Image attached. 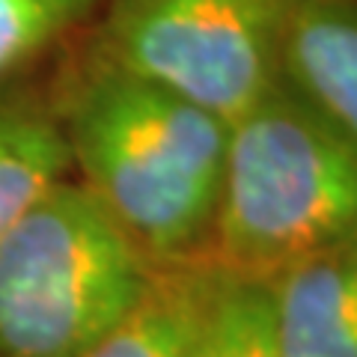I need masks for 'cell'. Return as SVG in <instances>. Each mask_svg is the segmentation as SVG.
Masks as SVG:
<instances>
[{"instance_id": "6da1fadb", "label": "cell", "mask_w": 357, "mask_h": 357, "mask_svg": "<svg viewBox=\"0 0 357 357\" xmlns=\"http://www.w3.org/2000/svg\"><path fill=\"white\" fill-rule=\"evenodd\" d=\"M54 98L81 182L155 265L206 259L227 122L89 48Z\"/></svg>"}, {"instance_id": "7a4b0ae2", "label": "cell", "mask_w": 357, "mask_h": 357, "mask_svg": "<svg viewBox=\"0 0 357 357\" xmlns=\"http://www.w3.org/2000/svg\"><path fill=\"white\" fill-rule=\"evenodd\" d=\"M357 236V140L286 81L227 126V161L206 259L274 280Z\"/></svg>"}, {"instance_id": "3957f363", "label": "cell", "mask_w": 357, "mask_h": 357, "mask_svg": "<svg viewBox=\"0 0 357 357\" xmlns=\"http://www.w3.org/2000/svg\"><path fill=\"white\" fill-rule=\"evenodd\" d=\"M155 262L81 182L60 178L0 238V357H84Z\"/></svg>"}, {"instance_id": "277c9868", "label": "cell", "mask_w": 357, "mask_h": 357, "mask_svg": "<svg viewBox=\"0 0 357 357\" xmlns=\"http://www.w3.org/2000/svg\"><path fill=\"white\" fill-rule=\"evenodd\" d=\"M304 0H107L86 48L229 126L283 81Z\"/></svg>"}, {"instance_id": "5b68a950", "label": "cell", "mask_w": 357, "mask_h": 357, "mask_svg": "<svg viewBox=\"0 0 357 357\" xmlns=\"http://www.w3.org/2000/svg\"><path fill=\"white\" fill-rule=\"evenodd\" d=\"M268 289L280 357H357V236L289 265Z\"/></svg>"}, {"instance_id": "8992f818", "label": "cell", "mask_w": 357, "mask_h": 357, "mask_svg": "<svg viewBox=\"0 0 357 357\" xmlns=\"http://www.w3.org/2000/svg\"><path fill=\"white\" fill-rule=\"evenodd\" d=\"M283 81L357 140V0H304L283 45Z\"/></svg>"}, {"instance_id": "52a82bcc", "label": "cell", "mask_w": 357, "mask_h": 357, "mask_svg": "<svg viewBox=\"0 0 357 357\" xmlns=\"http://www.w3.org/2000/svg\"><path fill=\"white\" fill-rule=\"evenodd\" d=\"M218 280L208 259L155 265L140 301L84 357H188Z\"/></svg>"}, {"instance_id": "ba28073f", "label": "cell", "mask_w": 357, "mask_h": 357, "mask_svg": "<svg viewBox=\"0 0 357 357\" xmlns=\"http://www.w3.org/2000/svg\"><path fill=\"white\" fill-rule=\"evenodd\" d=\"M69 170L54 98L15 84L0 86V238Z\"/></svg>"}, {"instance_id": "9c48e42d", "label": "cell", "mask_w": 357, "mask_h": 357, "mask_svg": "<svg viewBox=\"0 0 357 357\" xmlns=\"http://www.w3.org/2000/svg\"><path fill=\"white\" fill-rule=\"evenodd\" d=\"M188 357H280L268 283L220 271Z\"/></svg>"}, {"instance_id": "30bf717a", "label": "cell", "mask_w": 357, "mask_h": 357, "mask_svg": "<svg viewBox=\"0 0 357 357\" xmlns=\"http://www.w3.org/2000/svg\"><path fill=\"white\" fill-rule=\"evenodd\" d=\"M107 0H0V86L93 27Z\"/></svg>"}]
</instances>
